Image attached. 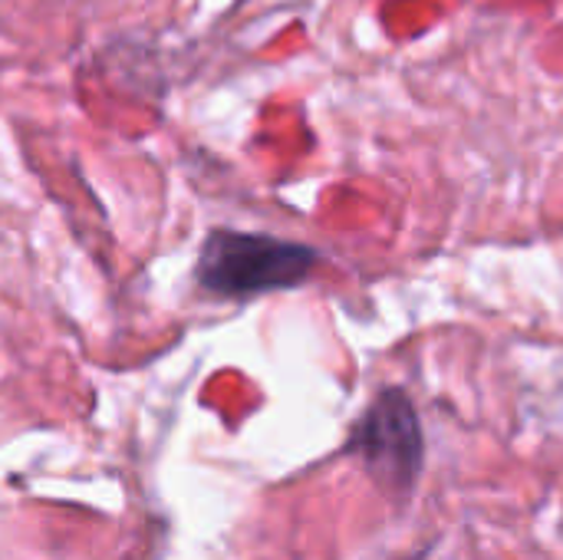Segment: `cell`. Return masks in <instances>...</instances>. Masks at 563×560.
Here are the masks:
<instances>
[{
    "label": "cell",
    "instance_id": "1",
    "mask_svg": "<svg viewBox=\"0 0 563 560\" xmlns=\"http://www.w3.org/2000/svg\"><path fill=\"white\" fill-rule=\"evenodd\" d=\"M320 254L307 244L247 234V231H211L198 254V284L221 297H254L267 290H287L303 284Z\"/></svg>",
    "mask_w": 563,
    "mask_h": 560
},
{
    "label": "cell",
    "instance_id": "2",
    "mask_svg": "<svg viewBox=\"0 0 563 560\" xmlns=\"http://www.w3.org/2000/svg\"><path fill=\"white\" fill-rule=\"evenodd\" d=\"M353 449L386 488H409L422 465V429L406 393L386 389L353 432Z\"/></svg>",
    "mask_w": 563,
    "mask_h": 560
}]
</instances>
